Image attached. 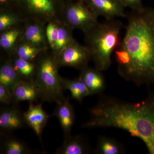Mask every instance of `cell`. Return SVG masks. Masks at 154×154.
Instances as JSON below:
<instances>
[{
    "label": "cell",
    "instance_id": "cell-1",
    "mask_svg": "<svg viewBox=\"0 0 154 154\" xmlns=\"http://www.w3.org/2000/svg\"><path fill=\"white\" fill-rule=\"evenodd\" d=\"M91 114L85 127L125 130L141 140L149 153L154 154V92L135 103L105 97L91 109Z\"/></svg>",
    "mask_w": 154,
    "mask_h": 154
},
{
    "label": "cell",
    "instance_id": "cell-2",
    "mask_svg": "<svg viewBox=\"0 0 154 154\" xmlns=\"http://www.w3.org/2000/svg\"><path fill=\"white\" fill-rule=\"evenodd\" d=\"M119 45L128 54V66L119 74L138 85H154V8L131 10Z\"/></svg>",
    "mask_w": 154,
    "mask_h": 154
},
{
    "label": "cell",
    "instance_id": "cell-3",
    "mask_svg": "<svg viewBox=\"0 0 154 154\" xmlns=\"http://www.w3.org/2000/svg\"><path fill=\"white\" fill-rule=\"evenodd\" d=\"M121 21L115 19L99 23L85 33L86 46L91 53L95 67L100 71L108 69L112 63V54L120 43Z\"/></svg>",
    "mask_w": 154,
    "mask_h": 154
},
{
    "label": "cell",
    "instance_id": "cell-4",
    "mask_svg": "<svg viewBox=\"0 0 154 154\" xmlns=\"http://www.w3.org/2000/svg\"><path fill=\"white\" fill-rule=\"evenodd\" d=\"M57 60L55 56L45 55L38 61L35 82L43 100L63 102L64 88L62 79L58 72Z\"/></svg>",
    "mask_w": 154,
    "mask_h": 154
},
{
    "label": "cell",
    "instance_id": "cell-5",
    "mask_svg": "<svg viewBox=\"0 0 154 154\" xmlns=\"http://www.w3.org/2000/svg\"><path fill=\"white\" fill-rule=\"evenodd\" d=\"M63 12L68 25L79 29L84 33L99 23L98 17L87 5L84 0H77L65 4Z\"/></svg>",
    "mask_w": 154,
    "mask_h": 154
},
{
    "label": "cell",
    "instance_id": "cell-6",
    "mask_svg": "<svg viewBox=\"0 0 154 154\" xmlns=\"http://www.w3.org/2000/svg\"><path fill=\"white\" fill-rule=\"evenodd\" d=\"M63 0H16L15 9L47 20H53L63 12Z\"/></svg>",
    "mask_w": 154,
    "mask_h": 154
},
{
    "label": "cell",
    "instance_id": "cell-7",
    "mask_svg": "<svg viewBox=\"0 0 154 154\" xmlns=\"http://www.w3.org/2000/svg\"><path fill=\"white\" fill-rule=\"evenodd\" d=\"M56 58L59 66L72 67L82 70L88 67L92 57L86 45H81L75 40L65 48Z\"/></svg>",
    "mask_w": 154,
    "mask_h": 154
},
{
    "label": "cell",
    "instance_id": "cell-8",
    "mask_svg": "<svg viewBox=\"0 0 154 154\" xmlns=\"http://www.w3.org/2000/svg\"><path fill=\"white\" fill-rule=\"evenodd\" d=\"M87 5L97 17L102 16L105 20L117 17L126 18V7L119 0H84Z\"/></svg>",
    "mask_w": 154,
    "mask_h": 154
},
{
    "label": "cell",
    "instance_id": "cell-9",
    "mask_svg": "<svg viewBox=\"0 0 154 154\" xmlns=\"http://www.w3.org/2000/svg\"><path fill=\"white\" fill-rule=\"evenodd\" d=\"M23 115L25 123L32 128L36 135L40 137L49 117L43 110L41 104H30L28 110Z\"/></svg>",
    "mask_w": 154,
    "mask_h": 154
},
{
    "label": "cell",
    "instance_id": "cell-10",
    "mask_svg": "<svg viewBox=\"0 0 154 154\" xmlns=\"http://www.w3.org/2000/svg\"><path fill=\"white\" fill-rule=\"evenodd\" d=\"M12 94L15 102H33L40 96L38 87L33 80H21L14 87Z\"/></svg>",
    "mask_w": 154,
    "mask_h": 154
},
{
    "label": "cell",
    "instance_id": "cell-11",
    "mask_svg": "<svg viewBox=\"0 0 154 154\" xmlns=\"http://www.w3.org/2000/svg\"><path fill=\"white\" fill-rule=\"evenodd\" d=\"M100 71L88 67L82 70L80 79L85 84L91 95L100 93L105 88V81Z\"/></svg>",
    "mask_w": 154,
    "mask_h": 154
},
{
    "label": "cell",
    "instance_id": "cell-12",
    "mask_svg": "<svg viewBox=\"0 0 154 154\" xmlns=\"http://www.w3.org/2000/svg\"><path fill=\"white\" fill-rule=\"evenodd\" d=\"M25 122L24 115L18 109L9 108L0 114V128L6 131H12L22 128Z\"/></svg>",
    "mask_w": 154,
    "mask_h": 154
},
{
    "label": "cell",
    "instance_id": "cell-13",
    "mask_svg": "<svg viewBox=\"0 0 154 154\" xmlns=\"http://www.w3.org/2000/svg\"><path fill=\"white\" fill-rule=\"evenodd\" d=\"M24 42L39 48H46L48 42L45 29L38 23L28 25L23 33Z\"/></svg>",
    "mask_w": 154,
    "mask_h": 154
},
{
    "label": "cell",
    "instance_id": "cell-14",
    "mask_svg": "<svg viewBox=\"0 0 154 154\" xmlns=\"http://www.w3.org/2000/svg\"><path fill=\"white\" fill-rule=\"evenodd\" d=\"M55 115L57 117L66 137L69 134L71 129L74 122V113L72 107L68 99H66L63 102L58 104Z\"/></svg>",
    "mask_w": 154,
    "mask_h": 154
},
{
    "label": "cell",
    "instance_id": "cell-15",
    "mask_svg": "<svg viewBox=\"0 0 154 154\" xmlns=\"http://www.w3.org/2000/svg\"><path fill=\"white\" fill-rule=\"evenodd\" d=\"M21 77L14 68L13 63L7 62L0 69V84L6 86L11 91L21 81Z\"/></svg>",
    "mask_w": 154,
    "mask_h": 154
},
{
    "label": "cell",
    "instance_id": "cell-16",
    "mask_svg": "<svg viewBox=\"0 0 154 154\" xmlns=\"http://www.w3.org/2000/svg\"><path fill=\"white\" fill-rule=\"evenodd\" d=\"M64 89L70 92L72 98L78 101H82L84 98L91 95L85 84L80 78L78 79L68 80L62 79Z\"/></svg>",
    "mask_w": 154,
    "mask_h": 154
},
{
    "label": "cell",
    "instance_id": "cell-17",
    "mask_svg": "<svg viewBox=\"0 0 154 154\" xmlns=\"http://www.w3.org/2000/svg\"><path fill=\"white\" fill-rule=\"evenodd\" d=\"M87 147L81 139L79 138H69L66 139V141L59 149L57 153L60 154H83L87 152Z\"/></svg>",
    "mask_w": 154,
    "mask_h": 154
},
{
    "label": "cell",
    "instance_id": "cell-18",
    "mask_svg": "<svg viewBox=\"0 0 154 154\" xmlns=\"http://www.w3.org/2000/svg\"><path fill=\"white\" fill-rule=\"evenodd\" d=\"M71 28L69 26L67 28L64 25L60 24L59 25L57 40L55 48L53 50L56 57L65 48L74 41L75 39L72 36Z\"/></svg>",
    "mask_w": 154,
    "mask_h": 154
},
{
    "label": "cell",
    "instance_id": "cell-19",
    "mask_svg": "<svg viewBox=\"0 0 154 154\" xmlns=\"http://www.w3.org/2000/svg\"><path fill=\"white\" fill-rule=\"evenodd\" d=\"M45 49L46 48L36 47L24 42L19 45L17 52L18 57L33 62L38 54Z\"/></svg>",
    "mask_w": 154,
    "mask_h": 154
},
{
    "label": "cell",
    "instance_id": "cell-20",
    "mask_svg": "<svg viewBox=\"0 0 154 154\" xmlns=\"http://www.w3.org/2000/svg\"><path fill=\"white\" fill-rule=\"evenodd\" d=\"M20 30L12 28L3 31L0 37V45L6 50L12 49L20 35Z\"/></svg>",
    "mask_w": 154,
    "mask_h": 154
},
{
    "label": "cell",
    "instance_id": "cell-21",
    "mask_svg": "<svg viewBox=\"0 0 154 154\" xmlns=\"http://www.w3.org/2000/svg\"><path fill=\"white\" fill-rule=\"evenodd\" d=\"M14 66L21 77L30 79L35 70V66L33 62L18 57L14 60Z\"/></svg>",
    "mask_w": 154,
    "mask_h": 154
},
{
    "label": "cell",
    "instance_id": "cell-22",
    "mask_svg": "<svg viewBox=\"0 0 154 154\" xmlns=\"http://www.w3.org/2000/svg\"><path fill=\"white\" fill-rule=\"evenodd\" d=\"M0 15V31L3 32L13 28L19 22V18L14 15L11 9L1 8Z\"/></svg>",
    "mask_w": 154,
    "mask_h": 154
},
{
    "label": "cell",
    "instance_id": "cell-23",
    "mask_svg": "<svg viewBox=\"0 0 154 154\" xmlns=\"http://www.w3.org/2000/svg\"><path fill=\"white\" fill-rule=\"evenodd\" d=\"M98 150L102 154H118L122 152V149L117 143L110 139H101L98 144Z\"/></svg>",
    "mask_w": 154,
    "mask_h": 154
},
{
    "label": "cell",
    "instance_id": "cell-24",
    "mask_svg": "<svg viewBox=\"0 0 154 154\" xmlns=\"http://www.w3.org/2000/svg\"><path fill=\"white\" fill-rule=\"evenodd\" d=\"M4 152L6 154H23L28 152V149L23 143L16 139L8 140L4 144Z\"/></svg>",
    "mask_w": 154,
    "mask_h": 154
},
{
    "label": "cell",
    "instance_id": "cell-25",
    "mask_svg": "<svg viewBox=\"0 0 154 154\" xmlns=\"http://www.w3.org/2000/svg\"><path fill=\"white\" fill-rule=\"evenodd\" d=\"M58 29L59 25L53 22V21L50 22L45 28L48 42L50 47L53 50L55 48L57 40Z\"/></svg>",
    "mask_w": 154,
    "mask_h": 154
},
{
    "label": "cell",
    "instance_id": "cell-26",
    "mask_svg": "<svg viewBox=\"0 0 154 154\" xmlns=\"http://www.w3.org/2000/svg\"><path fill=\"white\" fill-rule=\"evenodd\" d=\"M13 99L12 91L6 86L0 84V102L3 104L8 105Z\"/></svg>",
    "mask_w": 154,
    "mask_h": 154
},
{
    "label": "cell",
    "instance_id": "cell-27",
    "mask_svg": "<svg viewBox=\"0 0 154 154\" xmlns=\"http://www.w3.org/2000/svg\"><path fill=\"white\" fill-rule=\"evenodd\" d=\"M126 8L131 10H139L143 8L142 0H119Z\"/></svg>",
    "mask_w": 154,
    "mask_h": 154
},
{
    "label": "cell",
    "instance_id": "cell-28",
    "mask_svg": "<svg viewBox=\"0 0 154 154\" xmlns=\"http://www.w3.org/2000/svg\"><path fill=\"white\" fill-rule=\"evenodd\" d=\"M16 0H0L1 8L13 10L15 8Z\"/></svg>",
    "mask_w": 154,
    "mask_h": 154
},
{
    "label": "cell",
    "instance_id": "cell-29",
    "mask_svg": "<svg viewBox=\"0 0 154 154\" xmlns=\"http://www.w3.org/2000/svg\"><path fill=\"white\" fill-rule=\"evenodd\" d=\"M65 3L68 2H73V1H77V0H63Z\"/></svg>",
    "mask_w": 154,
    "mask_h": 154
}]
</instances>
